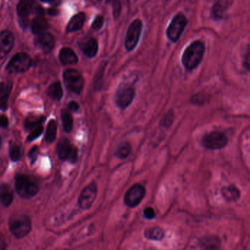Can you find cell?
<instances>
[{
	"label": "cell",
	"mask_w": 250,
	"mask_h": 250,
	"mask_svg": "<svg viewBox=\"0 0 250 250\" xmlns=\"http://www.w3.org/2000/svg\"><path fill=\"white\" fill-rule=\"evenodd\" d=\"M135 95V90L133 87L128 85H121L116 92V103L118 107L125 109L132 103Z\"/></svg>",
	"instance_id": "12"
},
{
	"label": "cell",
	"mask_w": 250,
	"mask_h": 250,
	"mask_svg": "<svg viewBox=\"0 0 250 250\" xmlns=\"http://www.w3.org/2000/svg\"><path fill=\"white\" fill-rule=\"evenodd\" d=\"M13 83L11 81L0 82V109H8V102L12 91Z\"/></svg>",
	"instance_id": "17"
},
{
	"label": "cell",
	"mask_w": 250,
	"mask_h": 250,
	"mask_svg": "<svg viewBox=\"0 0 250 250\" xmlns=\"http://www.w3.org/2000/svg\"><path fill=\"white\" fill-rule=\"evenodd\" d=\"M187 24V20L183 14H178L173 17L166 30L167 38L172 42H176L183 33Z\"/></svg>",
	"instance_id": "6"
},
{
	"label": "cell",
	"mask_w": 250,
	"mask_h": 250,
	"mask_svg": "<svg viewBox=\"0 0 250 250\" xmlns=\"http://www.w3.org/2000/svg\"><path fill=\"white\" fill-rule=\"evenodd\" d=\"M56 153H57L58 157L63 161L67 160L71 163H76L77 161V148L71 145L67 139L62 138L60 140L57 144Z\"/></svg>",
	"instance_id": "10"
},
{
	"label": "cell",
	"mask_w": 250,
	"mask_h": 250,
	"mask_svg": "<svg viewBox=\"0 0 250 250\" xmlns=\"http://www.w3.org/2000/svg\"><path fill=\"white\" fill-rule=\"evenodd\" d=\"M57 134V124L54 120H50L47 125L46 133V142L49 144L54 142Z\"/></svg>",
	"instance_id": "27"
},
{
	"label": "cell",
	"mask_w": 250,
	"mask_h": 250,
	"mask_svg": "<svg viewBox=\"0 0 250 250\" xmlns=\"http://www.w3.org/2000/svg\"><path fill=\"white\" fill-rule=\"evenodd\" d=\"M85 20H86V15L83 13H79L73 16L66 27V32L73 33V32L80 30L83 27Z\"/></svg>",
	"instance_id": "19"
},
{
	"label": "cell",
	"mask_w": 250,
	"mask_h": 250,
	"mask_svg": "<svg viewBox=\"0 0 250 250\" xmlns=\"http://www.w3.org/2000/svg\"><path fill=\"white\" fill-rule=\"evenodd\" d=\"M199 244L203 250H217L220 247L221 242L217 236L209 235L201 238L199 241Z\"/></svg>",
	"instance_id": "20"
},
{
	"label": "cell",
	"mask_w": 250,
	"mask_h": 250,
	"mask_svg": "<svg viewBox=\"0 0 250 250\" xmlns=\"http://www.w3.org/2000/svg\"><path fill=\"white\" fill-rule=\"evenodd\" d=\"M143 24L140 19H135L130 24L127 30L124 46L128 51H132L136 47L142 32Z\"/></svg>",
	"instance_id": "8"
},
{
	"label": "cell",
	"mask_w": 250,
	"mask_h": 250,
	"mask_svg": "<svg viewBox=\"0 0 250 250\" xmlns=\"http://www.w3.org/2000/svg\"><path fill=\"white\" fill-rule=\"evenodd\" d=\"M104 18L102 16H98L92 22V27L93 30H99L103 25Z\"/></svg>",
	"instance_id": "33"
},
{
	"label": "cell",
	"mask_w": 250,
	"mask_h": 250,
	"mask_svg": "<svg viewBox=\"0 0 250 250\" xmlns=\"http://www.w3.org/2000/svg\"><path fill=\"white\" fill-rule=\"evenodd\" d=\"M121 3L119 2H113V15L116 18H118L121 14Z\"/></svg>",
	"instance_id": "36"
},
{
	"label": "cell",
	"mask_w": 250,
	"mask_h": 250,
	"mask_svg": "<svg viewBox=\"0 0 250 250\" xmlns=\"http://www.w3.org/2000/svg\"><path fill=\"white\" fill-rule=\"evenodd\" d=\"M144 216L146 219H153L155 218L156 214L155 212H154L153 208L151 207H147L144 209Z\"/></svg>",
	"instance_id": "35"
},
{
	"label": "cell",
	"mask_w": 250,
	"mask_h": 250,
	"mask_svg": "<svg viewBox=\"0 0 250 250\" xmlns=\"http://www.w3.org/2000/svg\"><path fill=\"white\" fill-rule=\"evenodd\" d=\"M0 147H1V137H0Z\"/></svg>",
	"instance_id": "43"
},
{
	"label": "cell",
	"mask_w": 250,
	"mask_h": 250,
	"mask_svg": "<svg viewBox=\"0 0 250 250\" xmlns=\"http://www.w3.org/2000/svg\"><path fill=\"white\" fill-rule=\"evenodd\" d=\"M45 121V118H34V117H30L26 120L25 124H24V128L27 131H33L34 128H37L38 125H41L43 121Z\"/></svg>",
	"instance_id": "29"
},
{
	"label": "cell",
	"mask_w": 250,
	"mask_h": 250,
	"mask_svg": "<svg viewBox=\"0 0 250 250\" xmlns=\"http://www.w3.org/2000/svg\"><path fill=\"white\" fill-rule=\"evenodd\" d=\"M202 143L206 148L217 150L226 145L228 143V138L223 133L219 131H212L203 137Z\"/></svg>",
	"instance_id": "13"
},
{
	"label": "cell",
	"mask_w": 250,
	"mask_h": 250,
	"mask_svg": "<svg viewBox=\"0 0 250 250\" xmlns=\"http://www.w3.org/2000/svg\"><path fill=\"white\" fill-rule=\"evenodd\" d=\"M165 235H166V232L164 230L158 226L147 228L144 231V236L147 239L151 240V241H162L165 238Z\"/></svg>",
	"instance_id": "22"
},
{
	"label": "cell",
	"mask_w": 250,
	"mask_h": 250,
	"mask_svg": "<svg viewBox=\"0 0 250 250\" xmlns=\"http://www.w3.org/2000/svg\"><path fill=\"white\" fill-rule=\"evenodd\" d=\"M38 155V148L36 146L31 149L30 154H29V159L32 163H34Z\"/></svg>",
	"instance_id": "37"
},
{
	"label": "cell",
	"mask_w": 250,
	"mask_h": 250,
	"mask_svg": "<svg viewBox=\"0 0 250 250\" xmlns=\"http://www.w3.org/2000/svg\"><path fill=\"white\" fill-rule=\"evenodd\" d=\"M32 64L33 60L27 53H17L7 65L6 71L9 73H23L28 71Z\"/></svg>",
	"instance_id": "5"
},
{
	"label": "cell",
	"mask_w": 250,
	"mask_h": 250,
	"mask_svg": "<svg viewBox=\"0 0 250 250\" xmlns=\"http://www.w3.org/2000/svg\"><path fill=\"white\" fill-rule=\"evenodd\" d=\"M49 14H50V16H56L58 14H59V11L56 8H51L50 9H49Z\"/></svg>",
	"instance_id": "42"
},
{
	"label": "cell",
	"mask_w": 250,
	"mask_h": 250,
	"mask_svg": "<svg viewBox=\"0 0 250 250\" xmlns=\"http://www.w3.org/2000/svg\"><path fill=\"white\" fill-rule=\"evenodd\" d=\"M222 194L227 201H235L240 197L239 190L233 185L222 188Z\"/></svg>",
	"instance_id": "25"
},
{
	"label": "cell",
	"mask_w": 250,
	"mask_h": 250,
	"mask_svg": "<svg viewBox=\"0 0 250 250\" xmlns=\"http://www.w3.org/2000/svg\"><path fill=\"white\" fill-rule=\"evenodd\" d=\"M10 157L14 161H18L22 157V149L18 144H13L10 147Z\"/></svg>",
	"instance_id": "30"
},
{
	"label": "cell",
	"mask_w": 250,
	"mask_h": 250,
	"mask_svg": "<svg viewBox=\"0 0 250 250\" xmlns=\"http://www.w3.org/2000/svg\"><path fill=\"white\" fill-rule=\"evenodd\" d=\"M80 49L87 57H95L98 51V43L93 37H88L81 40L79 43Z\"/></svg>",
	"instance_id": "16"
},
{
	"label": "cell",
	"mask_w": 250,
	"mask_h": 250,
	"mask_svg": "<svg viewBox=\"0 0 250 250\" xmlns=\"http://www.w3.org/2000/svg\"><path fill=\"white\" fill-rule=\"evenodd\" d=\"M146 195V189L143 185H133L124 195V203L128 208L134 209L141 203Z\"/></svg>",
	"instance_id": "7"
},
{
	"label": "cell",
	"mask_w": 250,
	"mask_h": 250,
	"mask_svg": "<svg viewBox=\"0 0 250 250\" xmlns=\"http://www.w3.org/2000/svg\"><path fill=\"white\" fill-rule=\"evenodd\" d=\"M43 132V126L41 124V125H38L37 128H34V129H33V131H31L30 135H29L28 138H27V140L30 142L33 141V140L38 138Z\"/></svg>",
	"instance_id": "32"
},
{
	"label": "cell",
	"mask_w": 250,
	"mask_h": 250,
	"mask_svg": "<svg viewBox=\"0 0 250 250\" xmlns=\"http://www.w3.org/2000/svg\"><path fill=\"white\" fill-rule=\"evenodd\" d=\"M98 195V186L95 183H91L85 186L81 192L78 199L80 209L88 210L92 207Z\"/></svg>",
	"instance_id": "11"
},
{
	"label": "cell",
	"mask_w": 250,
	"mask_h": 250,
	"mask_svg": "<svg viewBox=\"0 0 250 250\" xmlns=\"http://www.w3.org/2000/svg\"><path fill=\"white\" fill-rule=\"evenodd\" d=\"M8 119L5 115H0V127L1 128H7L8 125Z\"/></svg>",
	"instance_id": "38"
},
{
	"label": "cell",
	"mask_w": 250,
	"mask_h": 250,
	"mask_svg": "<svg viewBox=\"0 0 250 250\" xmlns=\"http://www.w3.org/2000/svg\"><path fill=\"white\" fill-rule=\"evenodd\" d=\"M59 58L63 65L76 64L79 61V58L75 52L68 47H64L61 49L59 52Z\"/></svg>",
	"instance_id": "18"
},
{
	"label": "cell",
	"mask_w": 250,
	"mask_h": 250,
	"mask_svg": "<svg viewBox=\"0 0 250 250\" xmlns=\"http://www.w3.org/2000/svg\"><path fill=\"white\" fill-rule=\"evenodd\" d=\"M68 108L70 110L73 111V112H77L79 109V104L76 103V102H71L68 105Z\"/></svg>",
	"instance_id": "41"
},
{
	"label": "cell",
	"mask_w": 250,
	"mask_h": 250,
	"mask_svg": "<svg viewBox=\"0 0 250 250\" xmlns=\"http://www.w3.org/2000/svg\"><path fill=\"white\" fill-rule=\"evenodd\" d=\"M205 53V46L200 40H196L185 49L182 57L183 66L186 70L196 69L201 63Z\"/></svg>",
	"instance_id": "1"
},
{
	"label": "cell",
	"mask_w": 250,
	"mask_h": 250,
	"mask_svg": "<svg viewBox=\"0 0 250 250\" xmlns=\"http://www.w3.org/2000/svg\"><path fill=\"white\" fill-rule=\"evenodd\" d=\"M16 189L23 198H31L37 195L39 188L37 183L27 176L19 175L16 179Z\"/></svg>",
	"instance_id": "4"
},
{
	"label": "cell",
	"mask_w": 250,
	"mask_h": 250,
	"mask_svg": "<svg viewBox=\"0 0 250 250\" xmlns=\"http://www.w3.org/2000/svg\"><path fill=\"white\" fill-rule=\"evenodd\" d=\"M6 238L2 235H0V250H5L7 248Z\"/></svg>",
	"instance_id": "39"
},
{
	"label": "cell",
	"mask_w": 250,
	"mask_h": 250,
	"mask_svg": "<svg viewBox=\"0 0 250 250\" xmlns=\"http://www.w3.org/2000/svg\"><path fill=\"white\" fill-rule=\"evenodd\" d=\"M131 145L128 142H123L117 146L115 156L120 160H124L131 154Z\"/></svg>",
	"instance_id": "26"
},
{
	"label": "cell",
	"mask_w": 250,
	"mask_h": 250,
	"mask_svg": "<svg viewBox=\"0 0 250 250\" xmlns=\"http://www.w3.org/2000/svg\"><path fill=\"white\" fill-rule=\"evenodd\" d=\"M15 38L14 35L8 30L0 33V59L6 57L14 46Z\"/></svg>",
	"instance_id": "14"
},
{
	"label": "cell",
	"mask_w": 250,
	"mask_h": 250,
	"mask_svg": "<svg viewBox=\"0 0 250 250\" xmlns=\"http://www.w3.org/2000/svg\"><path fill=\"white\" fill-rule=\"evenodd\" d=\"M244 67L250 71V53H247L244 57Z\"/></svg>",
	"instance_id": "40"
},
{
	"label": "cell",
	"mask_w": 250,
	"mask_h": 250,
	"mask_svg": "<svg viewBox=\"0 0 250 250\" xmlns=\"http://www.w3.org/2000/svg\"><path fill=\"white\" fill-rule=\"evenodd\" d=\"M31 221L24 214H15L9 221L10 231L17 238L26 236L31 231Z\"/></svg>",
	"instance_id": "3"
},
{
	"label": "cell",
	"mask_w": 250,
	"mask_h": 250,
	"mask_svg": "<svg viewBox=\"0 0 250 250\" xmlns=\"http://www.w3.org/2000/svg\"><path fill=\"white\" fill-rule=\"evenodd\" d=\"M173 112H169L168 113L166 114V116L162 121V125H164L165 127H169L173 123Z\"/></svg>",
	"instance_id": "34"
},
{
	"label": "cell",
	"mask_w": 250,
	"mask_h": 250,
	"mask_svg": "<svg viewBox=\"0 0 250 250\" xmlns=\"http://www.w3.org/2000/svg\"><path fill=\"white\" fill-rule=\"evenodd\" d=\"M65 85L67 89L71 92L76 94H79L83 89L84 85L82 75L75 69H67L63 74Z\"/></svg>",
	"instance_id": "9"
},
{
	"label": "cell",
	"mask_w": 250,
	"mask_h": 250,
	"mask_svg": "<svg viewBox=\"0 0 250 250\" xmlns=\"http://www.w3.org/2000/svg\"><path fill=\"white\" fill-rule=\"evenodd\" d=\"M17 12L19 17L20 22L23 27H27L28 26L29 17L32 14H35L36 16L44 15V10L41 6L37 5L34 1L24 0L21 1L17 5Z\"/></svg>",
	"instance_id": "2"
},
{
	"label": "cell",
	"mask_w": 250,
	"mask_h": 250,
	"mask_svg": "<svg viewBox=\"0 0 250 250\" xmlns=\"http://www.w3.org/2000/svg\"><path fill=\"white\" fill-rule=\"evenodd\" d=\"M61 118H62V126L66 132L69 133L72 131L73 125V118L71 115L67 111L62 110L61 113Z\"/></svg>",
	"instance_id": "28"
},
{
	"label": "cell",
	"mask_w": 250,
	"mask_h": 250,
	"mask_svg": "<svg viewBox=\"0 0 250 250\" xmlns=\"http://www.w3.org/2000/svg\"><path fill=\"white\" fill-rule=\"evenodd\" d=\"M34 44L45 53H50L54 47V37L49 33L37 35L34 38Z\"/></svg>",
	"instance_id": "15"
},
{
	"label": "cell",
	"mask_w": 250,
	"mask_h": 250,
	"mask_svg": "<svg viewBox=\"0 0 250 250\" xmlns=\"http://www.w3.org/2000/svg\"><path fill=\"white\" fill-rule=\"evenodd\" d=\"M228 4V2H217L212 8V14H213L214 17L215 18L220 17L222 13L225 11V8H227L226 6Z\"/></svg>",
	"instance_id": "31"
},
{
	"label": "cell",
	"mask_w": 250,
	"mask_h": 250,
	"mask_svg": "<svg viewBox=\"0 0 250 250\" xmlns=\"http://www.w3.org/2000/svg\"><path fill=\"white\" fill-rule=\"evenodd\" d=\"M14 199V193L12 189L7 184L0 186V201L5 206H9Z\"/></svg>",
	"instance_id": "23"
},
{
	"label": "cell",
	"mask_w": 250,
	"mask_h": 250,
	"mask_svg": "<svg viewBox=\"0 0 250 250\" xmlns=\"http://www.w3.org/2000/svg\"><path fill=\"white\" fill-rule=\"evenodd\" d=\"M47 94L51 99L54 101H60L63 96V89L60 82H56L49 86L47 89Z\"/></svg>",
	"instance_id": "24"
},
{
	"label": "cell",
	"mask_w": 250,
	"mask_h": 250,
	"mask_svg": "<svg viewBox=\"0 0 250 250\" xmlns=\"http://www.w3.org/2000/svg\"><path fill=\"white\" fill-rule=\"evenodd\" d=\"M49 27V24L46 18L43 16H36L32 22V30L35 35H40L46 33Z\"/></svg>",
	"instance_id": "21"
}]
</instances>
